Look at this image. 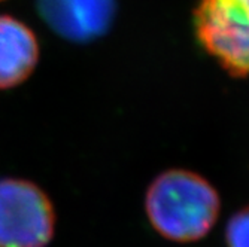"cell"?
<instances>
[{"instance_id":"obj_1","label":"cell","mask_w":249,"mask_h":247,"mask_svg":"<svg viewBox=\"0 0 249 247\" xmlns=\"http://www.w3.org/2000/svg\"><path fill=\"white\" fill-rule=\"evenodd\" d=\"M216 189L200 174L173 168L158 174L145 197V212L163 238L193 243L206 237L219 216Z\"/></svg>"},{"instance_id":"obj_2","label":"cell","mask_w":249,"mask_h":247,"mask_svg":"<svg viewBox=\"0 0 249 247\" xmlns=\"http://www.w3.org/2000/svg\"><path fill=\"white\" fill-rule=\"evenodd\" d=\"M194 33L230 76L249 78V0H198Z\"/></svg>"},{"instance_id":"obj_3","label":"cell","mask_w":249,"mask_h":247,"mask_svg":"<svg viewBox=\"0 0 249 247\" xmlns=\"http://www.w3.org/2000/svg\"><path fill=\"white\" fill-rule=\"evenodd\" d=\"M55 230L51 199L21 179H0V247H47Z\"/></svg>"},{"instance_id":"obj_4","label":"cell","mask_w":249,"mask_h":247,"mask_svg":"<svg viewBox=\"0 0 249 247\" xmlns=\"http://www.w3.org/2000/svg\"><path fill=\"white\" fill-rule=\"evenodd\" d=\"M37 11L60 37L87 43L109 32L117 0H37Z\"/></svg>"},{"instance_id":"obj_5","label":"cell","mask_w":249,"mask_h":247,"mask_svg":"<svg viewBox=\"0 0 249 247\" xmlns=\"http://www.w3.org/2000/svg\"><path fill=\"white\" fill-rule=\"evenodd\" d=\"M39 61L35 33L21 21L0 15V89L24 82Z\"/></svg>"},{"instance_id":"obj_6","label":"cell","mask_w":249,"mask_h":247,"mask_svg":"<svg viewBox=\"0 0 249 247\" xmlns=\"http://www.w3.org/2000/svg\"><path fill=\"white\" fill-rule=\"evenodd\" d=\"M227 247H249V206L236 212L225 228Z\"/></svg>"}]
</instances>
